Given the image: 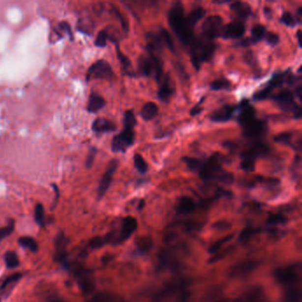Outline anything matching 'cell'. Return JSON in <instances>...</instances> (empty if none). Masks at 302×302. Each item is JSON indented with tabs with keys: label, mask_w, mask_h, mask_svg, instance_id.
<instances>
[{
	"label": "cell",
	"mask_w": 302,
	"mask_h": 302,
	"mask_svg": "<svg viewBox=\"0 0 302 302\" xmlns=\"http://www.w3.org/2000/svg\"><path fill=\"white\" fill-rule=\"evenodd\" d=\"M169 25L178 39L184 45H191L195 37L193 35V28L187 22L182 3L177 2L169 10L168 14Z\"/></svg>",
	"instance_id": "1"
},
{
	"label": "cell",
	"mask_w": 302,
	"mask_h": 302,
	"mask_svg": "<svg viewBox=\"0 0 302 302\" xmlns=\"http://www.w3.org/2000/svg\"><path fill=\"white\" fill-rule=\"evenodd\" d=\"M200 176L204 181L215 180L224 184H231L234 182L233 174L222 170L219 153H214L209 160L204 161L200 170Z\"/></svg>",
	"instance_id": "2"
},
{
	"label": "cell",
	"mask_w": 302,
	"mask_h": 302,
	"mask_svg": "<svg viewBox=\"0 0 302 302\" xmlns=\"http://www.w3.org/2000/svg\"><path fill=\"white\" fill-rule=\"evenodd\" d=\"M190 47L192 65L196 70H200L202 63L209 62L213 58L216 45L213 41L207 40L205 38H195Z\"/></svg>",
	"instance_id": "3"
},
{
	"label": "cell",
	"mask_w": 302,
	"mask_h": 302,
	"mask_svg": "<svg viewBox=\"0 0 302 302\" xmlns=\"http://www.w3.org/2000/svg\"><path fill=\"white\" fill-rule=\"evenodd\" d=\"M139 70L144 76H155L156 80L160 83L162 80L163 67L160 58L154 54H149V57H143L139 60Z\"/></svg>",
	"instance_id": "4"
},
{
	"label": "cell",
	"mask_w": 302,
	"mask_h": 302,
	"mask_svg": "<svg viewBox=\"0 0 302 302\" xmlns=\"http://www.w3.org/2000/svg\"><path fill=\"white\" fill-rule=\"evenodd\" d=\"M271 98L277 103L283 111L293 112L295 119L302 118V108L294 101V96L291 91L283 90L279 93L271 96Z\"/></svg>",
	"instance_id": "5"
},
{
	"label": "cell",
	"mask_w": 302,
	"mask_h": 302,
	"mask_svg": "<svg viewBox=\"0 0 302 302\" xmlns=\"http://www.w3.org/2000/svg\"><path fill=\"white\" fill-rule=\"evenodd\" d=\"M114 76L115 74L111 65L104 60H99L89 67L85 76V80L87 83L93 79L111 80L114 78Z\"/></svg>",
	"instance_id": "6"
},
{
	"label": "cell",
	"mask_w": 302,
	"mask_h": 302,
	"mask_svg": "<svg viewBox=\"0 0 302 302\" xmlns=\"http://www.w3.org/2000/svg\"><path fill=\"white\" fill-rule=\"evenodd\" d=\"M135 131L134 129L123 128L118 135L115 136L112 140V151L114 152L124 153L132 147L135 143Z\"/></svg>",
	"instance_id": "7"
},
{
	"label": "cell",
	"mask_w": 302,
	"mask_h": 302,
	"mask_svg": "<svg viewBox=\"0 0 302 302\" xmlns=\"http://www.w3.org/2000/svg\"><path fill=\"white\" fill-rule=\"evenodd\" d=\"M222 17L219 15H212L206 19L202 24V36L207 40L213 41L220 37L222 29Z\"/></svg>",
	"instance_id": "8"
},
{
	"label": "cell",
	"mask_w": 302,
	"mask_h": 302,
	"mask_svg": "<svg viewBox=\"0 0 302 302\" xmlns=\"http://www.w3.org/2000/svg\"><path fill=\"white\" fill-rule=\"evenodd\" d=\"M274 275L276 281L281 284L292 286L300 279V273L297 266H286L275 270Z\"/></svg>",
	"instance_id": "9"
},
{
	"label": "cell",
	"mask_w": 302,
	"mask_h": 302,
	"mask_svg": "<svg viewBox=\"0 0 302 302\" xmlns=\"http://www.w3.org/2000/svg\"><path fill=\"white\" fill-rule=\"evenodd\" d=\"M67 240H66V236L60 232L59 233L57 238H56V253H55V261L58 262L60 266L63 267L64 270L69 271L71 269L70 263L68 261L67 253Z\"/></svg>",
	"instance_id": "10"
},
{
	"label": "cell",
	"mask_w": 302,
	"mask_h": 302,
	"mask_svg": "<svg viewBox=\"0 0 302 302\" xmlns=\"http://www.w3.org/2000/svg\"><path fill=\"white\" fill-rule=\"evenodd\" d=\"M267 123L264 121L254 120L243 126V134L244 137L253 140H259L266 134Z\"/></svg>",
	"instance_id": "11"
},
{
	"label": "cell",
	"mask_w": 302,
	"mask_h": 302,
	"mask_svg": "<svg viewBox=\"0 0 302 302\" xmlns=\"http://www.w3.org/2000/svg\"><path fill=\"white\" fill-rule=\"evenodd\" d=\"M259 266L260 262L257 260H245L232 267L230 271V275L233 278H242L252 274Z\"/></svg>",
	"instance_id": "12"
},
{
	"label": "cell",
	"mask_w": 302,
	"mask_h": 302,
	"mask_svg": "<svg viewBox=\"0 0 302 302\" xmlns=\"http://www.w3.org/2000/svg\"><path fill=\"white\" fill-rule=\"evenodd\" d=\"M117 167H118V160H116V159L112 160L108 165V167H107L106 172L103 175L100 182H99V185H98V200H101L105 194L107 193V191H108L109 187L111 185L114 174L116 172Z\"/></svg>",
	"instance_id": "13"
},
{
	"label": "cell",
	"mask_w": 302,
	"mask_h": 302,
	"mask_svg": "<svg viewBox=\"0 0 302 302\" xmlns=\"http://www.w3.org/2000/svg\"><path fill=\"white\" fill-rule=\"evenodd\" d=\"M245 32V26L243 22L234 21L222 26L220 37L223 39H237L243 36Z\"/></svg>",
	"instance_id": "14"
},
{
	"label": "cell",
	"mask_w": 302,
	"mask_h": 302,
	"mask_svg": "<svg viewBox=\"0 0 302 302\" xmlns=\"http://www.w3.org/2000/svg\"><path fill=\"white\" fill-rule=\"evenodd\" d=\"M75 275L83 293L89 294L93 291L94 282L89 271L83 267H76Z\"/></svg>",
	"instance_id": "15"
},
{
	"label": "cell",
	"mask_w": 302,
	"mask_h": 302,
	"mask_svg": "<svg viewBox=\"0 0 302 302\" xmlns=\"http://www.w3.org/2000/svg\"><path fill=\"white\" fill-rule=\"evenodd\" d=\"M238 121L242 127L255 119V110L247 100H244L238 106Z\"/></svg>",
	"instance_id": "16"
},
{
	"label": "cell",
	"mask_w": 302,
	"mask_h": 302,
	"mask_svg": "<svg viewBox=\"0 0 302 302\" xmlns=\"http://www.w3.org/2000/svg\"><path fill=\"white\" fill-rule=\"evenodd\" d=\"M269 152H270V147H268L267 145H264L261 141L260 142L256 141L254 144H253V146L250 147L249 149L242 151L241 154H240V157H241V159L248 158V159L255 160L259 157L266 156Z\"/></svg>",
	"instance_id": "17"
},
{
	"label": "cell",
	"mask_w": 302,
	"mask_h": 302,
	"mask_svg": "<svg viewBox=\"0 0 302 302\" xmlns=\"http://www.w3.org/2000/svg\"><path fill=\"white\" fill-rule=\"evenodd\" d=\"M238 111V106L227 105L213 112L209 119L213 122H225L231 120L236 112Z\"/></svg>",
	"instance_id": "18"
},
{
	"label": "cell",
	"mask_w": 302,
	"mask_h": 302,
	"mask_svg": "<svg viewBox=\"0 0 302 302\" xmlns=\"http://www.w3.org/2000/svg\"><path fill=\"white\" fill-rule=\"evenodd\" d=\"M137 228H138V221L135 218L132 216L125 218L122 226H121L119 241L123 242V241L129 240L131 235L136 231Z\"/></svg>",
	"instance_id": "19"
},
{
	"label": "cell",
	"mask_w": 302,
	"mask_h": 302,
	"mask_svg": "<svg viewBox=\"0 0 302 302\" xmlns=\"http://www.w3.org/2000/svg\"><path fill=\"white\" fill-rule=\"evenodd\" d=\"M91 129L95 133L102 134L114 132L116 131L117 127L116 123L112 121L106 119V118H97L94 121Z\"/></svg>",
	"instance_id": "20"
},
{
	"label": "cell",
	"mask_w": 302,
	"mask_h": 302,
	"mask_svg": "<svg viewBox=\"0 0 302 302\" xmlns=\"http://www.w3.org/2000/svg\"><path fill=\"white\" fill-rule=\"evenodd\" d=\"M161 85L158 91V98L162 102H168L174 93V87L169 76H166L163 80L160 81Z\"/></svg>",
	"instance_id": "21"
},
{
	"label": "cell",
	"mask_w": 302,
	"mask_h": 302,
	"mask_svg": "<svg viewBox=\"0 0 302 302\" xmlns=\"http://www.w3.org/2000/svg\"><path fill=\"white\" fill-rule=\"evenodd\" d=\"M106 106V100L96 92H91L90 95L89 100L87 104V111L89 113H97Z\"/></svg>",
	"instance_id": "22"
},
{
	"label": "cell",
	"mask_w": 302,
	"mask_h": 302,
	"mask_svg": "<svg viewBox=\"0 0 302 302\" xmlns=\"http://www.w3.org/2000/svg\"><path fill=\"white\" fill-rule=\"evenodd\" d=\"M240 302H267L261 287H254L240 298Z\"/></svg>",
	"instance_id": "23"
},
{
	"label": "cell",
	"mask_w": 302,
	"mask_h": 302,
	"mask_svg": "<svg viewBox=\"0 0 302 302\" xmlns=\"http://www.w3.org/2000/svg\"><path fill=\"white\" fill-rule=\"evenodd\" d=\"M230 7L231 11L241 19H247L253 13L251 6L244 2H233Z\"/></svg>",
	"instance_id": "24"
},
{
	"label": "cell",
	"mask_w": 302,
	"mask_h": 302,
	"mask_svg": "<svg viewBox=\"0 0 302 302\" xmlns=\"http://www.w3.org/2000/svg\"><path fill=\"white\" fill-rule=\"evenodd\" d=\"M159 107L154 102H147L143 106L142 109L140 111V116L144 121H149L154 119L158 116Z\"/></svg>",
	"instance_id": "25"
},
{
	"label": "cell",
	"mask_w": 302,
	"mask_h": 302,
	"mask_svg": "<svg viewBox=\"0 0 302 302\" xmlns=\"http://www.w3.org/2000/svg\"><path fill=\"white\" fill-rule=\"evenodd\" d=\"M196 204L194 200H192L190 197H182L179 202H178V213L182 214H187L190 213L195 209Z\"/></svg>",
	"instance_id": "26"
},
{
	"label": "cell",
	"mask_w": 302,
	"mask_h": 302,
	"mask_svg": "<svg viewBox=\"0 0 302 302\" xmlns=\"http://www.w3.org/2000/svg\"><path fill=\"white\" fill-rule=\"evenodd\" d=\"M115 44H116L117 58L120 60L121 64V67H122V69H123V71L125 72V74H126L127 76H131V77H132V76H135L133 72L131 70V62H130L129 58L126 57L124 54L121 52L120 47H119V45H117V43H115Z\"/></svg>",
	"instance_id": "27"
},
{
	"label": "cell",
	"mask_w": 302,
	"mask_h": 302,
	"mask_svg": "<svg viewBox=\"0 0 302 302\" xmlns=\"http://www.w3.org/2000/svg\"><path fill=\"white\" fill-rule=\"evenodd\" d=\"M266 28L264 27L262 24H257V25H255L252 28L251 37H249V38L252 42V44L254 45V44L258 43L259 41L264 39V37L266 36Z\"/></svg>",
	"instance_id": "28"
},
{
	"label": "cell",
	"mask_w": 302,
	"mask_h": 302,
	"mask_svg": "<svg viewBox=\"0 0 302 302\" xmlns=\"http://www.w3.org/2000/svg\"><path fill=\"white\" fill-rule=\"evenodd\" d=\"M90 302H123L119 296L113 293H97L91 298Z\"/></svg>",
	"instance_id": "29"
},
{
	"label": "cell",
	"mask_w": 302,
	"mask_h": 302,
	"mask_svg": "<svg viewBox=\"0 0 302 302\" xmlns=\"http://www.w3.org/2000/svg\"><path fill=\"white\" fill-rule=\"evenodd\" d=\"M206 14V10L202 7H197L192 10L189 15L187 16V22L191 28H194L197 23L203 18Z\"/></svg>",
	"instance_id": "30"
},
{
	"label": "cell",
	"mask_w": 302,
	"mask_h": 302,
	"mask_svg": "<svg viewBox=\"0 0 302 302\" xmlns=\"http://www.w3.org/2000/svg\"><path fill=\"white\" fill-rule=\"evenodd\" d=\"M19 244L24 248L36 253L38 251V244L31 237H21L18 240Z\"/></svg>",
	"instance_id": "31"
},
{
	"label": "cell",
	"mask_w": 302,
	"mask_h": 302,
	"mask_svg": "<svg viewBox=\"0 0 302 302\" xmlns=\"http://www.w3.org/2000/svg\"><path fill=\"white\" fill-rule=\"evenodd\" d=\"M182 160L186 164L187 168L191 171H200L202 165L204 163L203 160H200L198 158L189 157V156L183 157Z\"/></svg>",
	"instance_id": "32"
},
{
	"label": "cell",
	"mask_w": 302,
	"mask_h": 302,
	"mask_svg": "<svg viewBox=\"0 0 302 302\" xmlns=\"http://www.w3.org/2000/svg\"><path fill=\"white\" fill-rule=\"evenodd\" d=\"M137 247L141 253H147L152 247V240L149 237H141L136 242Z\"/></svg>",
	"instance_id": "33"
},
{
	"label": "cell",
	"mask_w": 302,
	"mask_h": 302,
	"mask_svg": "<svg viewBox=\"0 0 302 302\" xmlns=\"http://www.w3.org/2000/svg\"><path fill=\"white\" fill-rule=\"evenodd\" d=\"M158 35L160 36L162 44L166 45L171 52H174L175 47H174L173 39H172L171 35L169 34V32L163 28H161L158 32Z\"/></svg>",
	"instance_id": "34"
},
{
	"label": "cell",
	"mask_w": 302,
	"mask_h": 302,
	"mask_svg": "<svg viewBox=\"0 0 302 302\" xmlns=\"http://www.w3.org/2000/svg\"><path fill=\"white\" fill-rule=\"evenodd\" d=\"M280 23H283L285 26L290 28H294L298 24H301V20L293 16V14L288 12H284L280 18Z\"/></svg>",
	"instance_id": "35"
},
{
	"label": "cell",
	"mask_w": 302,
	"mask_h": 302,
	"mask_svg": "<svg viewBox=\"0 0 302 302\" xmlns=\"http://www.w3.org/2000/svg\"><path fill=\"white\" fill-rule=\"evenodd\" d=\"M5 263L8 269H15L19 266L20 262L17 254L13 251H7L5 254Z\"/></svg>",
	"instance_id": "36"
},
{
	"label": "cell",
	"mask_w": 302,
	"mask_h": 302,
	"mask_svg": "<svg viewBox=\"0 0 302 302\" xmlns=\"http://www.w3.org/2000/svg\"><path fill=\"white\" fill-rule=\"evenodd\" d=\"M134 166L138 172L141 174H146L148 170V165L147 161L143 158L141 154L136 153L134 156Z\"/></svg>",
	"instance_id": "37"
},
{
	"label": "cell",
	"mask_w": 302,
	"mask_h": 302,
	"mask_svg": "<svg viewBox=\"0 0 302 302\" xmlns=\"http://www.w3.org/2000/svg\"><path fill=\"white\" fill-rule=\"evenodd\" d=\"M34 218L39 226L43 227L45 225V209L41 203H37L35 207Z\"/></svg>",
	"instance_id": "38"
},
{
	"label": "cell",
	"mask_w": 302,
	"mask_h": 302,
	"mask_svg": "<svg viewBox=\"0 0 302 302\" xmlns=\"http://www.w3.org/2000/svg\"><path fill=\"white\" fill-rule=\"evenodd\" d=\"M137 123H138V121H137L133 111L128 110V111L125 112L124 116H123V126H124V128L134 129Z\"/></svg>",
	"instance_id": "39"
},
{
	"label": "cell",
	"mask_w": 302,
	"mask_h": 302,
	"mask_svg": "<svg viewBox=\"0 0 302 302\" xmlns=\"http://www.w3.org/2000/svg\"><path fill=\"white\" fill-rule=\"evenodd\" d=\"M231 84L226 79H217L210 84V89L212 91H223L231 89Z\"/></svg>",
	"instance_id": "40"
},
{
	"label": "cell",
	"mask_w": 302,
	"mask_h": 302,
	"mask_svg": "<svg viewBox=\"0 0 302 302\" xmlns=\"http://www.w3.org/2000/svg\"><path fill=\"white\" fill-rule=\"evenodd\" d=\"M302 292L299 289H291L285 294V302H301Z\"/></svg>",
	"instance_id": "41"
},
{
	"label": "cell",
	"mask_w": 302,
	"mask_h": 302,
	"mask_svg": "<svg viewBox=\"0 0 302 302\" xmlns=\"http://www.w3.org/2000/svg\"><path fill=\"white\" fill-rule=\"evenodd\" d=\"M273 140L275 143L288 146V145H291V142L293 140V133H291V132H283V133L278 134V135H276V136L273 138Z\"/></svg>",
	"instance_id": "42"
},
{
	"label": "cell",
	"mask_w": 302,
	"mask_h": 302,
	"mask_svg": "<svg viewBox=\"0 0 302 302\" xmlns=\"http://www.w3.org/2000/svg\"><path fill=\"white\" fill-rule=\"evenodd\" d=\"M258 232L257 229H254L252 227L244 228L243 231H241L240 235V240L241 242H247L251 240L253 236L255 235Z\"/></svg>",
	"instance_id": "43"
},
{
	"label": "cell",
	"mask_w": 302,
	"mask_h": 302,
	"mask_svg": "<svg viewBox=\"0 0 302 302\" xmlns=\"http://www.w3.org/2000/svg\"><path fill=\"white\" fill-rule=\"evenodd\" d=\"M14 228H15V222L14 220H11L6 226L0 228V241L5 240V238L11 235L14 232Z\"/></svg>",
	"instance_id": "44"
},
{
	"label": "cell",
	"mask_w": 302,
	"mask_h": 302,
	"mask_svg": "<svg viewBox=\"0 0 302 302\" xmlns=\"http://www.w3.org/2000/svg\"><path fill=\"white\" fill-rule=\"evenodd\" d=\"M108 40V33L107 30H103L101 31L98 32V36L95 39V45L103 48L105 46H107V42Z\"/></svg>",
	"instance_id": "45"
},
{
	"label": "cell",
	"mask_w": 302,
	"mask_h": 302,
	"mask_svg": "<svg viewBox=\"0 0 302 302\" xmlns=\"http://www.w3.org/2000/svg\"><path fill=\"white\" fill-rule=\"evenodd\" d=\"M23 277V275L21 273H14L13 275H9L8 277H6L2 284L0 285V290L6 288L10 284H14L16 282H18L19 280Z\"/></svg>",
	"instance_id": "46"
},
{
	"label": "cell",
	"mask_w": 302,
	"mask_h": 302,
	"mask_svg": "<svg viewBox=\"0 0 302 302\" xmlns=\"http://www.w3.org/2000/svg\"><path fill=\"white\" fill-rule=\"evenodd\" d=\"M287 219L284 217V215L280 214V213H274V214H271L267 222L271 225H275V224H283L284 222H286Z\"/></svg>",
	"instance_id": "47"
},
{
	"label": "cell",
	"mask_w": 302,
	"mask_h": 302,
	"mask_svg": "<svg viewBox=\"0 0 302 302\" xmlns=\"http://www.w3.org/2000/svg\"><path fill=\"white\" fill-rule=\"evenodd\" d=\"M231 239H232V235H229L227 236V237H224V238L222 239V240H218V241H216L215 243H213V244H212V246L209 248V253H217L218 250L221 248L222 245L225 244V243L229 242Z\"/></svg>",
	"instance_id": "48"
},
{
	"label": "cell",
	"mask_w": 302,
	"mask_h": 302,
	"mask_svg": "<svg viewBox=\"0 0 302 302\" xmlns=\"http://www.w3.org/2000/svg\"><path fill=\"white\" fill-rule=\"evenodd\" d=\"M241 169L247 171V172H253L255 169V160L248 158H244L242 159V161L240 163Z\"/></svg>",
	"instance_id": "49"
},
{
	"label": "cell",
	"mask_w": 302,
	"mask_h": 302,
	"mask_svg": "<svg viewBox=\"0 0 302 302\" xmlns=\"http://www.w3.org/2000/svg\"><path fill=\"white\" fill-rule=\"evenodd\" d=\"M264 38L266 40L267 44L271 45V46H275V45L279 44V36L274 32H267L266 36Z\"/></svg>",
	"instance_id": "50"
},
{
	"label": "cell",
	"mask_w": 302,
	"mask_h": 302,
	"mask_svg": "<svg viewBox=\"0 0 302 302\" xmlns=\"http://www.w3.org/2000/svg\"><path fill=\"white\" fill-rule=\"evenodd\" d=\"M97 152H98V150H97L96 147H91L90 149L89 153H88L87 159H86V161H85V166L88 169H90L93 165L94 160H95V157L97 155Z\"/></svg>",
	"instance_id": "51"
},
{
	"label": "cell",
	"mask_w": 302,
	"mask_h": 302,
	"mask_svg": "<svg viewBox=\"0 0 302 302\" xmlns=\"http://www.w3.org/2000/svg\"><path fill=\"white\" fill-rule=\"evenodd\" d=\"M106 242H107L106 238H104V239L100 238V237L93 238L92 240H91V241H90V247L92 249L99 248V247L103 246Z\"/></svg>",
	"instance_id": "52"
},
{
	"label": "cell",
	"mask_w": 302,
	"mask_h": 302,
	"mask_svg": "<svg viewBox=\"0 0 302 302\" xmlns=\"http://www.w3.org/2000/svg\"><path fill=\"white\" fill-rule=\"evenodd\" d=\"M58 28L59 30L65 32V34L68 35L70 40L73 39V33H72V29L69 23H67V22H61V23H59Z\"/></svg>",
	"instance_id": "53"
},
{
	"label": "cell",
	"mask_w": 302,
	"mask_h": 302,
	"mask_svg": "<svg viewBox=\"0 0 302 302\" xmlns=\"http://www.w3.org/2000/svg\"><path fill=\"white\" fill-rule=\"evenodd\" d=\"M203 99H204V98H201V101H200L197 106L191 108V111H190V115H191V116H198V115H200L201 112L203 111V107H201L200 106V104L203 102Z\"/></svg>",
	"instance_id": "54"
},
{
	"label": "cell",
	"mask_w": 302,
	"mask_h": 302,
	"mask_svg": "<svg viewBox=\"0 0 302 302\" xmlns=\"http://www.w3.org/2000/svg\"><path fill=\"white\" fill-rule=\"evenodd\" d=\"M213 227L215 229H217V230H220V229L221 230H226V229H229L231 227V224L229 222H223L222 221V222H215Z\"/></svg>",
	"instance_id": "55"
},
{
	"label": "cell",
	"mask_w": 302,
	"mask_h": 302,
	"mask_svg": "<svg viewBox=\"0 0 302 302\" xmlns=\"http://www.w3.org/2000/svg\"><path fill=\"white\" fill-rule=\"evenodd\" d=\"M295 94L297 95V97L299 98V99L302 101V85H299L297 88L295 89Z\"/></svg>",
	"instance_id": "56"
},
{
	"label": "cell",
	"mask_w": 302,
	"mask_h": 302,
	"mask_svg": "<svg viewBox=\"0 0 302 302\" xmlns=\"http://www.w3.org/2000/svg\"><path fill=\"white\" fill-rule=\"evenodd\" d=\"M271 14H272V11H271L270 7H267V6L266 7H264V14H265V16H266L267 18L271 19Z\"/></svg>",
	"instance_id": "57"
},
{
	"label": "cell",
	"mask_w": 302,
	"mask_h": 302,
	"mask_svg": "<svg viewBox=\"0 0 302 302\" xmlns=\"http://www.w3.org/2000/svg\"><path fill=\"white\" fill-rule=\"evenodd\" d=\"M296 38H297L298 45H299V47H300V48H302V40H301V30H298L297 34H296Z\"/></svg>",
	"instance_id": "58"
},
{
	"label": "cell",
	"mask_w": 302,
	"mask_h": 302,
	"mask_svg": "<svg viewBox=\"0 0 302 302\" xmlns=\"http://www.w3.org/2000/svg\"><path fill=\"white\" fill-rule=\"evenodd\" d=\"M64 302L62 300H60L58 297H51L48 299V302Z\"/></svg>",
	"instance_id": "59"
},
{
	"label": "cell",
	"mask_w": 302,
	"mask_h": 302,
	"mask_svg": "<svg viewBox=\"0 0 302 302\" xmlns=\"http://www.w3.org/2000/svg\"><path fill=\"white\" fill-rule=\"evenodd\" d=\"M0 302H1V300H0Z\"/></svg>",
	"instance_id": "60"
}]
</instances>
